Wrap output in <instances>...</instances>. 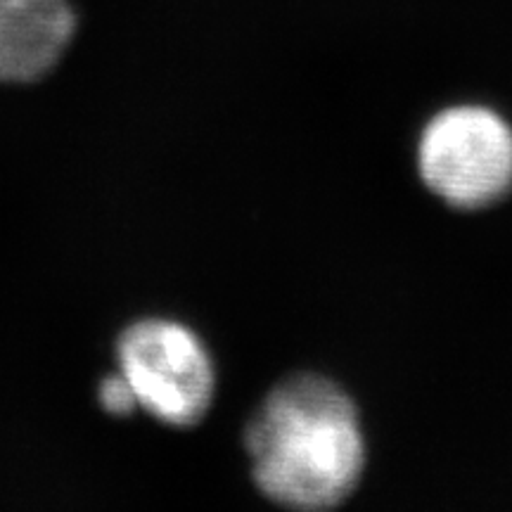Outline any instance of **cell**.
Segmentation results:
<instances>
[{"label": "cell", "mask_w": 512, "mask_h": 512, "mask_svg": "<svg viewBox=\"0 0 512 512\" xmlns=\"http://www.w3.org/2000/svg\"><path fill=\"white\" fill-rule=\"evenodd\" d=\"M256 489L292 510L344 503L366 465L354 401L328 377L294 375L271 389L247 422Z\"/></svg>", "instance_id": "6da1fadb"}, {"label": "cell", "mask_w": 512, "mask_h": 512, "mask_svg": "<svg viewBox=\"0 0 512 512\" xmlns=\"http://www.w3.org/2000/svg\"><path fill=\"white\" fill-rule=\"evenodd\" d=\"M119 373L136 403L171 427H192L214 399V363L202 339L174 320H138L117 342Z\"/></svg>", "instance_id": "7a4b0ae2"}, {"label": "cell", "mask_w": 512, "mask_h": 512, "mask_svg": "<svg viewBox=\"0 0 512 512\" xmlns=\"http://www.w3.org/2000/svg\"><path fill=\"white\" fill-rule=\"evenodd\" d=\"M420 176L456 209H486L512 190V128L484 107H451L422 131Z\"/></svg>", "instance_id": "3957f363"}, {"label": "cell", "mask_w": 512, "mask_h": 512, "mask_svg": "<svg viewBox=\"0 0 512 512\" xmlns=\"http://www.w3.org/2000/svg\"><path fill=\"white\" fill-rule=\"evenodd\" d=\"M74 29L69 0H0V81L46 76L60 62Z\"/></svg>", "instance_id": "277c9868"}, {"label": "cell", "mask_w": 512, "mask_h": 512, "mask_svg": "<svg viewBox=\"0 0 512 512\" xmlns=\"http://www.w3.org/2000/svg\"><path fill=\"white\" fill-rule=\"evenodd\" d=\"M100 403L107 413L112 415H128L131 411H136V396H133L131 387L124 377L119 375H110L105 377V382L100 384Z\"/></svg>", "instance_id": "5b68a950"}]
</instances>
